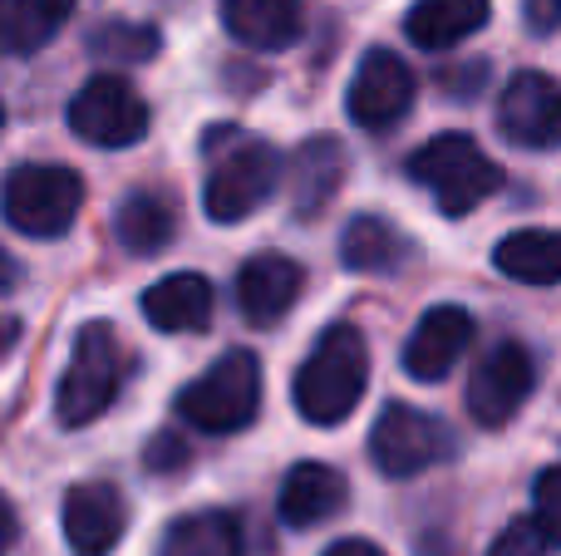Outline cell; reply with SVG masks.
I'll return each mask as SVG.
<instances>
[{"instance_id":"cell-1","label":"cell","mask_w":561,"mask_h":556,"mask_svg":"<svg viewBox=\"0 0 561 556\" xmlns=\"http://www.w3.org/2000/svg\"><path fill=\"white\" fill-rule=\"evenodd\" d=\"M207 153V183H203V207L213 222H242V217L262 212L276 197L280 183V153L266 138L247 134L237 124H217L203 138Z\"/></svg>"},{"instance_id":"cell-2","label":"cell","mask_w":561,"mask_h":556,"mask_svg":"<svg viewBox=\"0 0 561 556\" xmlns=\"http://www.w3.org/2000/svg\"><path fill=\"white\" fill-rule=\"evenodd\" d=\"M365 384H369V345L359 335V325H350V321L325 325L316 350L296 370L300 419L320 424V429H335V424H345L359 409Z\"/></svg>"},{"instance_id":"cell-3","label":"cell","mask_w":561,"mask_h":556,"mask_svg":"<svg viewBox=\"0 0 561 556\" xmlns=\"http://www.w3.org/2000/svg\"><path fill=\"white\" fill-rule=\"evenodd\" d=\"M128 380V350L114 335L108 321H89L75 335V360L65 364L55 390V419L65 429H84L99 414H108V404L118 399Z\"/></svg>"},{"instance_id":"cell-4","label":"cell","mask_w":561,"mask_h":556,"mask_svg":"<svg viewBox=\"0 0 561 556\" xmlns=\"http://www.w3.org/2000/svg\"><path fill=\"white\" fill-rule=\"evenodd\" d=\"M409 177L424 193H434L444 217H468L478 202H488L503 187V167L468 134H438L424 148H414L409 153Z\"/></svg>"},{"instance_id":"cell-5","label":"cell","mask_w":561,"mask_h":556,"mask_svg":"<svg viewBox=\"0 0 561 556\" xmlns=\"http://www.w3.org/2000/svg\"><path fill=\"white\" fill-rule=\"evenodd\" d=\"M262 409V364L252 350H227L207 374L178 394V419L197 433H237Z\"/></svg>"},{"instance_id":"cell-6","label":"cell","mask_w":561,"mask_h":556,"mask_svg":"<svg viewBox=\"0 0 561 556\" xmlns=\"http://www.w3.org/2000/svg\"><path fill=\"white\" fill-rule=\"evenodd\" d=\"M84 207V177L65 163H20L5 177V222L20 236L55 242Z\"/></svg>"},{"instance_id":"cell-7","label":"cell","mask_w":561,"mask_h":556,"mask_svg":"<svg viewBox=\"0 0 561 556\" xmlns=\"http://www.w3.org/2000/svg\"><path fill=\"white\" fill-rule=\"evenodd\" d=\"M444 459H454V433L444 429V419L414 409V404H389L369 429V463L385 478H419Z\"/></svg>"},{"instance_id":"cell-8","label":"cell","mask_w":561,"mask_h":556,"mask_svg":"<svg viewBox=\"0 0 561 556\" xmlns=\"http://www.w3.org/2000/svg\"><path fill=\"white\" fill-rule=\"evenodd\" d=\"M69 128L94 148H134L148 138V99L118 74H94L69 99Z\"/></svg>"},{"instance_id":"cell-9","label":"cell","mask_w":561,"mask_h":556,"mask_svg":"<svg viewBox=\"0 0 561 556\" xmlns=\"http://www.w3.org/2000/svg\"><path fill=\"white\" fill-rule=\"evenodd\" d=\"M414 89H419L414 69H409L394 49L375 45L365 59H359L355 79H350L345 108H350V118H355L359 128L385 134L389 124H399V118L414 108Z\"/></svg>"},{"instance_id":"cell-10","label":"cell","mask_w":561,"mask_h":556,"mask_svg":"<svg viewBox=\"0 0 561 556\" xmlns=\"http://www.w3.org/2000/svg\"><path fill=\"white\" fill-rule=\"evenodd\" d=\"M537 384V364L533 350L517 340H503L488 360H478L473 380H468V414L483 429H503V424L517 419V409L527 404Z\"/></svg>"},{"instance_id":"cell-11","label":"cell","mask_w":561,"mask_h":556,"mask_svg":"<svg viewBox=\"0 0 561 556\" xmlns=\"http://www.w3.org/2000/svg\"><path fill=\"white\" fill-rule=\"evenodd\" d=\"M497 128L517 148H561V79L542 69H523L507 79L503 104H497Z\"/></svg>"},{"instance_id":"cell-12","label":"cell","mask_w":561,"mask_h":556,"mask_svg":"<svg viewBox=\"0 0 561 556\" xmlns=\"http://www.w3.org/2000/svg\"><path fill=\"white\" fill-rule=\"evenodd\" d=\"M473 335H478V321L463 311V305H434V311H424L404 340V374L419 384L444 380V374L468 355Z\"/></svg>"},{"instance_id":"cell-13","label":"cell","mask_w":561,"mask_h":556,"mask_svg":"<svg viewBox=\"0 0 561 556\" xmlns=\"http://www.w3.org/2000/svg\"><path fill=\"white\" fill-rule=\"evenodd\" d=\"M128 508L114 483H79L65 493V542L75 556H108L124 542Z\"/></svg>"},{"instance_id":"cell-14","label":"cell","mask_w":561,"mask_h":556,"mask_svg":"<svg viewBox=\"0 0 561 556\" xmlns=\"http://www.w3.org/2000/svg\"><path fill=\"white\" fill-rule=\"evenodd\" d=\"M300 291H306V271H300V262H290L280 252H256L237 271V305H242L247 325H262V331L300 301Z\"/></svg>"},{"instance_id":"cell-15","label":"cell","mask_w":561,"mask_h":556,"mask_svg":"<svg viewBox=\"0 0 561 556\" xmlns=\"http://www.w3.org/2000/svg\"><path fill=\"white\" fill-rule=\"evenodd\" d=\"M345 502H350V488L340 478V468H330V463H296L286 473V483H280L276 512L290 532H306V528L330 522Z\"/></svg>"},{"instance_id":"cell-16","label":"cell","mask_w":561,"mask_h":556,"mask_svg":"<svg viewBox=\"0 0 561 556\" xmlns=\"http://www.w3.org/2000/svg\"><path fill=\"white\" fill-rule=\"evenodd\" d=\"M213 281L203 271H173L163 281H153L144 291V315L153 331L163 335H187V331H203L213 321Z\"/></svg>"},{"instance_id":"cell-17","label":"cell","mask_w":561,"mask_h":556,"mask_svg":"<svg viewBox=\"0 0 561 556\" xmlns=\"http://www.w3.org/2000/svg\"><path fill=\"white\" fill-rule=\"evenodd\" d=\"M222 25L247 49H286L300 39V0H222Z\"/></svg>"},{"instance_id":"cell-18","label":"cell","mask_w":561,"mask_h":556,"mask_svg":"<svg viewBox=\"0 0 561 556\" xmlns=\"http://www.w3.org/2000/svg\"><path fill=\"white\" fill-rule=\"evenodd\" d=\"M488 25V0H414L404 15V35L419 49H454L458 39Z\"/></svg>"},{"instance_id":"cell-19","label":"cell","mask_w":561,"mask_h":556,"mask_svg":"<svg viewBox=\"0 0 561 556\" xmlns=\"http://www.w3.org/2000/svg\"><path fill=\"white\" fill-rule=\"evenodd\" d=\"M345 177V148L335 138H310L300 143V153L290 158V197H296L300 217H316L330 207V197L340 193Z\"/></svg>"},{"instance_id":"cell-20","label":"cell","mask_w":561,"mask_h":556,"mask_svg":"<svg viewBox=\"0 0 561 556\" xmlns=\"http://www.w3.org/2000/svg\"><path fill=\"white\" fill-rule=\"evenodd\" d=\"M114 232H118V242H124L128 256H158L178 236V212L163 193L134 187L114 212Z\"/></svg>"},{"instance_id":"cell-21","label":"cell","mask_w":561,"mask_h":556,"mask_svg":"<svg viewBox=\"0 0 561 556\" xmlns=\"http://www.w3.org/2000/svg\"><path fill=\"white\" fill-rule=\"evenodd\" d=\"M158 556H242V518L227 508L187 512L163 532Z\"/></svg>"},{"instance_id":"cell-22","label":"cell","mask_w":561,"mask_h":556,"mask_svg":"<svg viewBox=\"0 0 561 556\" xmlns=\"http://www.w3.org/2000/svg\"><path fill=\"white\" fill-rule=\"evenodd\" d=\"M493 266L523 286H557L561 281V232H547V227L507 232L493 246Z\"/></svg>"},{"instance_id":"cell-23","label":"cell","mask_w":561,"mask_h":556,"mask_svg":"<svg viewBox=\"0 0 561 556\" xmlns=\"http://www.w3.org/2000/svg\"><path fill=\"white\" fill-rule=\"evenodd\" d=\"M75 15V0H0V39L10 55H35L45 49Z\"/></svg>"},{"instance_id":"cell-24","label":"cell","mask_w":561,"mask_h":556,"mask_svg":"<svg viewBox=\"0 0 561 556\" xmlns=\"http://www.w3.org/2000/svg\"><path fill=\"white\" fill-rule=\"evenodd\" d=\"M399 256H404V236L394 232L389 222H379V217H355V222L345 227V242H340V262L350 266V271H394Z\"/></svg>"},{"instance_id":"cell-25","label":"cell","mask_w":561,"mask_h":556,"mask_svg":"<svg viewBox=\"0 0 561 556\" xmlns=\"http://www.w3.org/2000/svg\"><path fill=\"white\" fill-rule=\"evenodd\" d=\"M89 55L94 59H114V65H144L158 55V30L153 25H134V20H104L89 35Z\"/></svg>"},{"instance_id":"cell-26","label":"cell","mask_w":561,"mask_h":556,"mask_svg":"<svg viewBox=\"0 0 561 556\" xmlns=\"http://www.w3.org/2000/svg\"><path fill=\"white\" fill-rule=\"evenodd\" d=\"M533 518L542 522V532L552 537V547H561V463L547 473H537L533 483Z\"/></svg>"},{"instance_id":"cell-27","label":"cell","mask_w":561,"mask_h":556,"mask_svg":"<svg viewBox=\"0 0 561 556\" xmlns=\"http://www.w3.org/2000/svg\"><path fill=\"white\" fill-rule=\"evenodd\" d=\"M547 552H552V537L542 532V522H537V518H517L513 528L493 542V552H488V556H547Z\"/></svg>"},{"instance_id":"cell-28","label":"cell","mask_w":561,"mask_h":556,"mask_svg":"<svg viewBox=\"0 0 561 556\" xmlns=\"http://www.w3.org/2000/svg\"><path fill=\"white\" fill-rule=\"evenodd\" d=\"M144 463H148L153 473H173V468H183V463H187V443L178 439V433H153V443H148Z\"/></svg>"},{"instance_id":"cell-29","label":"cell","mask_w":561,"mask_h":556,"mask_svg":"<svg viewBox=\"0 0 561 556\" xmlns=\"http://www.w3.org/2000/svg\"><path fill=\"white\" fill-rule=\"evenodd\" d=\"M523 20L533 35H552V30H561V0H527Z\"/></svg>"},{"instance_id":"cell-30","label":"cell","mask_w":561,"mask_h":556,"mask_svg":"<svg viewBox=\"0 0 561 556\" xmlns=\"http://www.w3.org/2000/svg\"><path fill=\"white\" fill-rule=\"evenodd\" d=\"M325 556H385L375 547V542H365V537H345V542H330Z\"/></svg>"}]
</instances>
